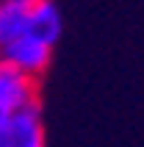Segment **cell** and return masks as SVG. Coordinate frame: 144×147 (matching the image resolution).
I'll return each instance as SVG.
<instances>
[{"label": "cell", "mask_w": 144, "mask_h": 147, "mask_svg": "<svg viewBox=\"0 0 144 147\" xmlns=\"http://www.w3.org/2000/svg\"><path fill=\"white\" fill-rule=\"evenodd\" d=\"M44 122L39 103L11 114L0 122V147H44Z\"/></svg>", "instance_id": "obj_1"}, {"label": "cell", "mask_w": 144, "mask_h": 147, "mask_svg": "<svg viewBox=\"0 0 144 147\" xmlns=\"http://www.w3.org/2000/svg\"><path fill=\"white\" fill-rule=\"evenodd\" d=\"M0 58L8 61V64H14V67H20L22 72L33 75V78H42L47 72L50 61H53V45L36 39L31 33H25L20 39L3 45L0 47Z\"/></svg>", "instance_id": "obj_2"}, {"label": "cell", "mask_w": 144, "mask_h": 147, "mask_svg": "<svg viewBox=\"0 0 144 147\" xmlns=\"http://www.w3.org/2000/svg\"><path fill=\"white\" fill-rule=\"evenodd\" d=\"M36 103H39V78L0 58V106H6L8 111H20Z\"/></svg>", "instance_id": "obj_3"}, {"label": "cell", "mask_w": 144, "mask_h": 147, "mask_svg": "<svg viewBox=\"0 0 144 147\" xmlns=\"http://www.w3.org/2000/svg\"><path fill=\"white\" fill-rule=\"evenodd\" d=\"M61 31H64V17H61V8L53 0L31 3V22H28V33L31 36H36V39L56 47V42L61 39Z\"/></svg>", "instance_id": "obj_4"}, {"label": "cell", "mask_w": 144, "mask_h": 147, "mask_svg": "<svg viewBox=\"0 0 144 147\" xmlns=\"http://www.w3.org/2000/svg\"><path fill=\"white\" fill-rule=\"evenodd\" d=\"M28 22H31V3H25V0L0 3V47L25 36Z\"/></svg>", "instance_id": "obj_5"}, {"label": "cell", "mask_w": 144, "mask_h": 147, "mask_svg": "<svg viewBox=\"0 0 144 147\" xmlns=\"http://www.w3.org/2000/svg\"><path fill=\"white\" fill-rule=\"evenodd\" d=\"M8 114H11V111H8V108H6V106H0V122H3V119H6V117H8Z\"/></svg>", "instance_id": "obj_6"}, {"label": "cell", "mask_w": 144, "mask_h": 147, "mask_svg": "<svg viewBox=\"0 0 144 147\" xmlns=\"http://www.w3.org/2000/svg\"><path fill=\"white\" fill-rule=\"evenodd\" d=\"M25 3H36V0H25Z\"/></svg>", "instance_id": "obj_7"}, {"label": "cell", "mask_w": 144, "mask_h": 147, "mask_svg": "<svg viewBox=\"0 0 144 147\" xmlns=\"http://www.w3.org/2000/svg\"><path fill=\"white\" fill-rule=\"evenodd\" d=\"M0 3H6V0H0Z\"/></svg>", "instance_id": "obj_8"}]
</instances>
